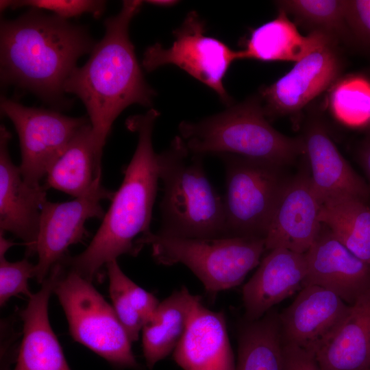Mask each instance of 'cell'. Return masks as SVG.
Wrapping results in <instances>:
<instances>
[{
	"mask_svg": "<svg viewBox=\"0 0 370 370\" xmlns=\"http://www.w3.org/2000/svg\"><path fill=\"white\" fill-rule=\"evenodd\" d=\"M101 157L90 122L85 125L49 170L45 186L75 198L88 193L101 178Z\"/></svg>",
	"mask_w": 370,
	"mask_h": 370,
	"instance_id": "23",
	"label": "cell"
},
{
	"mask_svg": "<svg viewBox=\"0 0 370 370\" xmlns=\"http://www.w3.org/2000/svg\"><path fill=\"white\" fill-rule=\"evenodd\" d=\"M306 275L305 254L283 248L269 250L243 287L245 320L260 319L273 306L292 295L303 287Z\"/></svg>",
	"mask_w": 370,
	"mask_h": 370,
	"instance_id": "19",
	"label": "cell"
},
{
	"mask_svg": "<svg viewBox=\"0 0 370 370\" xmlns=\"http://www.w3.org/2000/svg\"><path fill=\"white\" fill-rule=\"evenodd\" d=\"M147 3L158 5V6H164V7H169L172 6L177 3L178 1H167V0H151V1H145Z\"/></svg>",
	"mask_w": 370,
	"mask_h": 370,
	"instance_id": "35",
	"label": "cell"
},
{
	"mask_svg": "<svg viewBox=\"0 0 370 370\" xmlns=\"http://www.w3.org/2000/svg\"><path fill=\"white\" fill-rule=\"evenodd\" d=\"M179 132L188 149L203 156L232 155L283 167L304 153L301 137L273 128L256 97L200 121H182Z\"/></svg>",
	"mask_w": 370,
	"mask_h": 370,
	"instance_id": "5",
	"label": "cell"
},
{
	"mask_svg": "<svg viewBox=\"0 0 370 370\" xmlns=\"http://www.w3.org/2000/svg\"><path fill=\"white\" fill-rule=\"evenodd\" d=\"M301 138L310 180L322 202L341 195L367 200L369 186L341 155L323 123L317 120L308 123Z\"/></svg>",
	"mask_w": 370,
	"mask_h": 370,
	"instance_id": "20",
	"label": "cell"
},
{
	"mask_svg": "<svg viewBox=\"0 0 370 370\" xmlns=\"http://www.w3.org/2000/svg\"><path fill=\"white\" fill-rule=\"evenodd\" d=\"M328 107L332 116L350 128L370 125V79L360 74L339 77L330 88Z\"/></svg>",
	"mask_w": 370,
	"mask_h": 370,
	"instance_id": "27",
	"label": "cell"
},
{
	"mask_svg": "<svg viewBox=\"0 0 370 370\" xmlns=\"http://www.w3.org/2000/svg\"><path fill=\"white\" fill-rule=\"evenodd\" d=\"M202 157L191 152L180 136L157 153L163 184L158 232L187 238L226 236L223 197L209 182Z\"/></svg>",
	"mask_w": 370,
	"mask_h": 370,
	"instance_id": "4",
	"label": "cell"
},
{
	"mask_svg": "<svg viewBox=\"0 0 370 370\" xmlns=\"http://www.w3.org/2000/svg\"><path fill=\"white\" fill-rule=\"evenodd\" d=\"M321 205L308 173L288 180L264 236L266 250L283 248L306 253L322 227Z\"/></svg>",
	"mask_w": 370,
	"mask_h": 370,
	"instance_id": "13",
	"label": "cell"
},
{
	"mask_svg": "<svg viewBox=\"0 0 370 370\" xmlns=\"http://www.w3.org/2000/svg\"><path fill=\"white\" fill-rule=\"evenodd\" d=\"M278 8L291 14L298 23L313 31H321L339 39L350 33L345 19L346 0H283Z\"/></svg>",
	"mask_w": 370,
	"mask_h": 370,
	"instance_id": "28",
	"label": "cell"
},
{
	"mask_svg": "<svg viewBox=\"0 0 370 370\" xmlns=\"http://www.w3.org/2000/svg\"><path fill=\"white\" fill-rule=\"evenodd\" d=\"M60 271V264L52 267L40 289L20 312L23 338L13 370H71L48 316L49 300Z\"/></svg>",
	"mask_w": 370,
	"mask_h": 370,
	"instance_id": "18",
	"label": "cell"
},
{
	"mask_svg": "<svg viewBox=\"0 0 370 370\" xmlns=\"http://www.w3.org/2000/svg\"><path fill=\"white\" fill-rule=\"evenodd\" d=\"M12 1L8 0H1L0 1V8L1 12L4 11L8 7H11Z\"/></svg>",
	"mask_w": 370,
	"mask_h": 370,
	"instance_id": "36",
	"label": "cell"
},
{
	"mask_svg": "<svg viewBox=\"0 0 370 370\" xmlns=\"http://www.w3.org/2000/svg\"><path fill=\"white\" fill-rule=\"evenodd\" d=\"M28 7L30 9L45 10L53 14L68 19L85 13L99 18L106 8V1L100 0H18L12 1L11 8Z\"/></svg>",
	"mask_w": 370,
	"mask_h": 370,
	"instance_id": "31",
	"label": "cell"
},
{
	"mask_svg": "<svg viewBox=\"0 0 370 370\" xmlns=\"http://www.w3.org/2000/svg\"><path fill=\"white\" fill-rule=\"evenodd\" d=\"M173 358L183 370H236L224 313L209 310L199 297Z\"/></svg>",
	"mask_w": 370,
	"mask_h": 370,
	"instance_id": "17",
	"label": "cell"
},
{
	"mask_svg": "<svg viewBox=\"0 0 370 370\" xmlns=\"http://www.w3.org/2000/svg\"><path fill=\"white\" fill-rule=\"evenodd\" d=\"M136 244L140 250L149 245L158 264H184L211 297L239 285L260 264L266 250L264 238L253 236L199 238L151 232L140 237Z\"/></svg>",
	"mask_w": 370,
	"mask_h": 370,
	"instance_id": "6",
	"label": "cell"
},
{
	"mask_svg": "<svg viewBox=\"0 0 370 370\" xmlns=\"http://www.w3.org/2000/svg\"><path fill=\"white\" fill-rule=\"evenodd\" d=\"M349 308L350 305L328 289L317 285L304 286L293 302L279 314L283 343L313 353Z\"/></svg>",
	"mask_w": 370,
	"mask_h": 370,
	"instance_id": "16",
	"label": "cell"
},
{
	"mask_svg": "<svg viewBox=\"0 0 370 370\" xmlns=\"http://www.w3.org/2000/svg\"><path fill=\"white\" fill-rule=\"evenodd\" d=\"M114 194L99 181L88 193L72 201L57 203L47 200L43 204L36 247L38 260L34 278L38 283L42 284L52 267L67 256L71 245L87 236V220L103 219L106 213L101 201L111 200Z\"/></svg>",
	"mask_w": 370,
	"mask_h": 370,
	"instance_id": "11",
	"label": "cell"
},
{
	"mask_svg": "<svg viewBox=\"0 0 370 370\" xmlns=\"http://www.w3.org/2000/svg\"><path fill=\"white\" fill-rule=\"evenodd\" d=\"M36 265L27 258L9 262L5 254H0V305L4 306L12 297L23 294L30 298L33 293L28 280L35 276Z\"/></svg>",
	"mask_w": 370,
	"mask_h": 370,
	"instance_id": "30",
	"label": "cell"
},
{
	"mask_svg": "<svg viewBox=\"0 0 370 370\" xmlns=\"http://www.w3.org/2000/svg\"><path fill=\"white\" fill-rule=\"evenodd\" d=\"M199 297L182 286L160 302L153 316L144 325L143 350L149 370L174 351L185 332Z\"/></svg>",
	"mask_w": 370,
	"mask_h": 370,
	"instance_id": "24",
	"label": "cell"
},
{
	"mask_svg": "<svg viewBox=\"0 0 370 370\" xmlns=\"http://www.w3.org/2000/svg\"><path fill=\"white\" fill-rule=\"evenodd\" d=\"M236 370H284L279 314L269 310L242 327Z\"/></svg>",
	"mask_w": 370,
	"mask_h": 370,
	"instance_id": "26",
	"label": "cell"
},
{
	"mask_svg": "<svg viewBox=\"0 0 370 370\" xmlns=\"http://www.w3.org/2000/svg\"><path fill=\"white\" fill-rule=\"evenodd\" d=\"M312 354L321 370H370V288Z\"/></svg>",
	"mask_w": 370,
	"mask_h": 370,
	"instance_id": "21",
	"label": "cell"
},
{
	"mask_svg": "<svg viewBox=\"0 0 370 370\" xmlns=\"http://www.w3.org/2000/svg\"><path fill=\"white\" fill-rule=\"evenodd\" d=\"M360 159L362 167L366 173V175L369 182V188L370 190V136L362 149L360 153Z\"/></svg>",
	"mask_w": 370,
	"mask_h": 370,
	"instance_id": "34",
	"label": "cell"
},
{
	"mask_svg": "<svg viewBox=\"0 0 370 370\" xmlns=\"http://www.w3.org/2000/svg\"><path fill=\"white\" fill-rule=\"evenodd\" d=\"M321 223L345 247L370 266V207L352 195L331 197L322 202Z\"/></svg>",
	"mask_w": 370,
	"mask_h": 370,
	"instance_id": "25",
	"label": "cell"
},
{
	"mask_svg": "<svg viewBox=\"0 0 370 370\" xmlns=\"http://www.w3.org/2000/svg\"><path fill=\"white\" fill-rule=\"evenodd\" d=\"M143 1L127 0L120 12L104 21L105 34L86 62L66 80L64 90L84 103L97 151L103 148L117 116L129 106H151L156 91L146 82L129 36Z\"/></svg>",
	"mask_w": 370,
	"mask_h": 370,
	"instance_id": "2",
	"label": "cell"
},
{
	"mask_svg": "<svg viewBox=\"0 0 370 370\" xmlns=\"http://www.w3.org/2000/svg\"><path fill=\"white\" fill-rule=\"evenodd\" d=\"M225 170L223 197L226 236L264 238L287 180L282 166L236 156H220Z\"/></svg>",
	"mask_w": 370,
	"mask_h": 370,
	"instance_id": "8",
	"label": "cell"
},
{
	"mask_svg": "<svg viewBox=\"0 0 370 370\" xmlns=\"http://www.w3.org/2000/svg\"><path fill=\"white\" fill-rule=\"evenodd\" d=\"M338 40L328 36L293 68L260 91L267 117L295 114L341 77Z\"/></svg>",
	"mask_w": 370,
	"mask_h": 370,
	"instance_id": "12",
	"label": "cell"
},
{
	"mask_svg": "<svg viewBox=\"0 0 370 370\" xmlns=\"http://www.w3.org/2000/svg\"><path fill=\"white\" fill-rule=\"evenodd\" d=\"M368 71H369V72L370 73V68L369 69V70H368Z\"/></svg>",
	"mask_w": 370,
	"mask_h": 370,
	"instance_id": "37",
	"label": "cell"
},
{
	"mask_svg": "<svg viewBox=\"0 0 370 370\" xmlns=\"http://www.w3.org/2000/svg\"><path fill=\"white\" fill-rule=\"evenodd\" d=\"M306 254L303 286L317 285L352 305L370 288V266L345 247L330 230H321Z\"/></svg>",
	"mask_w": 370,
	"mask_h": 370,
	"instance_id": "15",
	"label": "cell"
},
{
	"mask_svg": "<svg viewBox=\"0 0 370 370\" xmlns=\"http://www.w3.org/2000/svg\"><path fill=\"white\" fill-rule=\"evenodd\" d=\"M109 278V293L112 307L131 341H136L145 325V321L135 310L129 299L122 284L124 273L117 260H113L106 265Z\"/></svg>",
	"mask_w": 370,
	"mask_h": 370,
	"instance_id": "29",
	"label": "cell"
},
{
	"mask_svg": "<svg viewBox=\"0 0 370 370\" xmlns=\"http://www.w3.org/2000/svg\"><path fill=\"white\" fill-rule=\"evenodd\" d=\"M11 133L0 127V232H9L21 239L26 256L36 254L40 210L47 199L45 185L29 186L19 166L13 164L8 145Z\"/></svg>",
	"mask_w": 370,
	"mask_h": 370,
	"instance_id": "14",
	"label": "cell"
},
{
	"mask_svg": "<svg viewBox=\"0 0 370 370\" xmlns=\"http://www.w3.org/2000/svg\"><path fill=\"white\" fill-rule=\"evenodd\" d=\"M330 35L313 31L304 36L287 14L278 10L275 18L250 31L249 37L243 40L244 48L238 51V59L295 63Z\"/></svg>",
	"mask_w": 370,
	"mask_h": 370,
	"instance_id": "22",
	"label": "cell"
},
{
	"mask_svg": "<svg viewBox=\"0 0 370 370\" xmlns=\"http://www.w3.org/2000/svg\"><path fill=\"white\" fill-rule=\"evenodd\" d=\"M95 44L84 27L39 10L30 9L12 20L3 18L1 80L46 102L64 105L66 80Z\"/></svg>",
	"mask_w": 370,
	"mask_h": 370,
	"instance_id": "1",
	"label": "cell"
},
{
	"mask_svg": "<svg viewBox=\"0 0 370 370\" xmlns=\"http://www.w3.org/2000/svg\"><path fill=\"white\" fill-rule=\"evenodd\" d=\"M284 370H321L312 353L283 343Z\"/></svg>",
	"mask_w": 370,
	"mask_h": 370,
	"instance_id": "33",
	"label": "cell"
},
{
	"mask_svg": "<svg viewBox=\"0 0 370 370\" xmlns=\"http://www.w3.org/2000/svg\"><path fill=\"white\" fill-rule=\"evenodd\" d=\"M345 19L350 34L370 45V0H346Z\"/></svg>",
	"mask_w": 370,
	"mask_h": 370,
	"instance_id": "32",
	"label": "cell"
},
{
	"mask_svg": "<svg viewBox=\"0 0 370 370\" xmlns=\"http://www.w3.org/2000/svg\"><path fill=\"white\" fill-rule=\"evenodd\" d=\"M205 22L195 11L190 12L180 27L173 32L175 40L168 49L159 43L148 47L143 68L151 72L165 64H174L212 88L221 101L230 105L223 84L231 64L238 60V51L221 40L205 34Z\"/></svg>",
	"mask_w": 370,
	"mask_h": 370,
	"instance_id": "10",
	"label": "cell"
},
{
	"mask_svg": "<svg viewBox=\"0 0 370 370\" xmlns=\"http://www.w3.org/2000/svg\"><path fill=\"white\" fill-rule=\"evenodd\" d=\"M160 115L151 108L145 114L129 117L127 129L138 135L132 158L123 171V180L89 245L81 254L66 256L62 264L82 278L99 279L103 266L123 254L136 256L140 251L136 241L151 232L152 210L159 180L152 144L155 122Z\"/></svg>",
	"mask_w": 370,
	"mask_h": 370,
	"instance_id": "3",
	"label": "cell"
},
{
	"mask_svg": "<svg viewBox=\"0 0 370 370\" xmlns=\"http://www.w3.org/2000/svg\"><path fill=\"white\" fill-rule=\"evenodd\" d=\"M60 263L61 271L53 293L64 311L73 340L115 367L138 369L132 341L112 306L92 282Z\"/></svg>",
	"mask_w": 370,
	"mask_h": 370,
	"instance_id": "7",
	"label": "cell"
},
{
	"mask_svg": "<svg viewBox=\"0 0 370 370\" xmlns=\"http://www.w3.org/2000/svg\"><path fill=\"white\" fill-rule=\"evenodd\" d=\"M1 113L10 119L18 134L21 153L19 166L24 181L40 186L53 164L87 123L86 117H71L52 110L23 106L1 97Z\"/></svg>",
	"mask_w": 370,
	"mask_h": 370,
	"instance_id": "9",
	"label": "cell"
}]
</instances>
